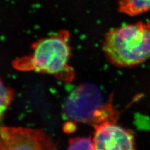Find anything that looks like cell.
Returning <instances> with one entry per match:
<instances>
[{
	"label": "cell",
	"instance_id": "obj_2",
	"mask_svg": "<svg viewBox=\"0 0 150 150\" xmlns=\"http://www.w3.org/2000/svg\"><path fill=\"white\" fill-rule=\"evenodd\" d=\"M67 31L38 41L33 45L32 54L15 62V67L23 71H35L53 75L62 80L70 82L75 76L69 62L71 48Z\"/></svg>",
	"mask_w": 150,
	"mask_h": 150
},
{
	"label": "cell",
	"instance_id": "obj_4",
	"mask_svg": "<svg viewBox=\"0 0 150 150\" xmlns=\"http://www.w3.org/2000/svg\"><path fill=\"white\" fill-rule=\"evenodd\" d=\"M57 145L41 129L0 127V150H54Z\"/></svg>",
	"mask_w": 150,
	"mask_h": 150
},
{
	"label": "cell",
	"instance_id": "obj_5",
	"mask_svg": "<svg viewBox=\"0 0 150 150\" xmlns=\"http://www.w3.org/2000/svg\"><path fill=\"white\" fill-rule=\"evenodd\" d=\"M95 150H134V137L131 132L107 121L95 125L93 138Z\"/></svg>",
	"mask_w": 150,
	"mask_h": 150
},
{
	"label": "cell",
	"instance_id": "obj_8",
	"mask_svg": "<svg viewBox=\"0 0 150 150\" xmlns=\"http://www.w3.org/2000/svg\"><path fill=\"white\" fill-rule=\"evenodd\" d=\"M69 150H95L93 139L90 137H75L69 142Z\"/></svg>",
	"mask_w": 150,
	"mask_h": 150
},
{
	"label": "cell",
	"instance_id": "obj_3",
	"mask_svg": "<svg viewBox=\"0 0 150 150\" xmlns=\"http://www.w3.org/2000/svg\"><path fill=\"white\" fill-rule=\"evenodd\" d=\"M100 92L91 85L77 87L67 98L63 106L65 118L76 122H95L96 124L111 121L110 108L101 106Z\"/></svg>",
	"mask_w": 150,
	"mask_h": 150
},
{
	"label": "cell",
	"instance_id": "obj_1",
	"mask_svg": "<svg viewBox=\"0 0 150 150\" xmlns=\"http://www.w3.org/2000/svg\"><path fill=\"white\" fill-rule=\"evenodd\" d=\"M102 48L108 60L116 66L132 67L144 62L150 59V21L110 30Z\"/></svg>",
	"mask_w": 150,
	"mask_h": 150
},
{
	"label": "cell",
	"instance_id": "obj_9",
	"mask_svg": "<svg viewBox=\"0 0 150 150\" xmlns=\"http://www.w3.org/2000/svg\"><path fill=\"white\" fill-rule=\"evenodd\" d=\"M141 1L144 2L145 4H146L150 7V0H141Z\"/></svg>",
	"mask_w": 150,
	"mask_h": 150
},
{
	"label": "cell",
	"instance_id": "obj_6",
	"mask_svg": "<svg viewBox=\"0 0 150 150\" xmlns=\"http://www.w3.org/2000/svg\"><path fill=\"white\" fill-rule=\"evenodd\" d=\"M118 9L120 12L131 16L150 10V7L141 0H118Z\"/></svg>",
	"mask_w": 150,
	"mask_h": 150
},
{
	"label": "cell",
	"instance_id": "obj_7",
	"mask_svg": "<svg viewBox=\"0 0 150 150\" xmlns=\"http://www.w3.org/2000/svg\"><path fill=\"white\" fill-rule=\"evenodd\" d=\"M14 96L13 91L5 86L0 79V122Z\"/></svg>",
	"mask_w": 150,
	"mask_h": 150
}]
</instances>
